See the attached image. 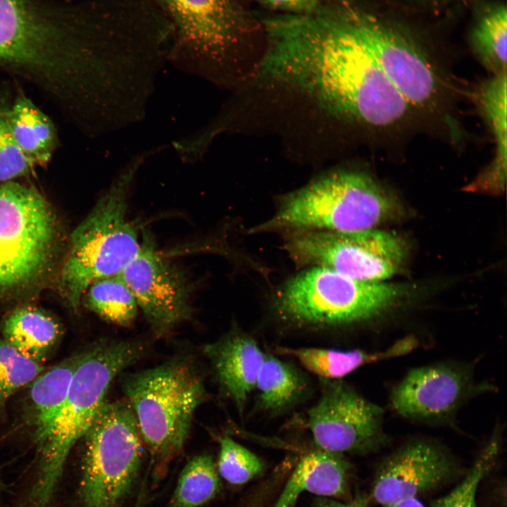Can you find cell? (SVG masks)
Here are the masks:
<instances>
[{"label":"cell","instance_id":"cell-4","mask_svg":"<svg viewBox=\"0 0 507 507\" xmlns=\"http://www.w3.org/2000/svg\"><path fill=\"white\" fill-rule=\"evenodd\" d=\"M135 170L130 168L113 182L70 236L59 284L75 311L92 283L120 274L140 247L138 229L127 214Z\"/></svg>","mask_w":507,"mask_h":507},{"label":"cell","instance_id":"cell-23","mask_svg":"<svg viewBox=\"0 0 507 507\" xmlns=\"http://www.w3.org/2000/svg\"><path fill=\"white\" fill-rule=\"evenodd\" d=\"M255 389L258 390L257 406L276 413L297 402L306 392L307 382L292 365L265 355Z\"/></svg>","mask_w":507,"mask_h":507},{"label":"cell","instance_id":"cell-32","mask_svg":"<svg viewBox=\"0 0 507 507\" xmlns=\"http://www.w3.org/2000/svg\"><path fill=\"white\" fill-rule=\"evenodd\" d=\"M265 5L284 13H302L315 9L322 0H261Z\"/></svg>","mask_w":507,"mask_h":507},{"label":"cell","instance_id":"cell-19","mask_svg":"<svg viewBox=\"0 0 507 507\" xmlns=\"http://www.w3.org/2000/svg\"><path fill=\"white\" fill-rule=\"evenodd\" d=\"M350 466L342 454L318 449L303 455L273 507H294L303 492L341 498L348 490Z\"/></svg>","mask_w":507,"mask_h":507},{"label":"cell","instance_id":"cell-1","mask_svg":"<svg viewBox=\"0 0 507 507\" xmlns=\"http://www.w3.org/2000/svg\"><path fill=\"white\" fill-rule=\"evenodd\" d=\"M267 42L262 73L296 84L337 114L385 127L409 105L387 80L355 32L344 0L323 1L302 13L261 19Z\"/></svg>","mask_w":507,"mask_h":507},{"label":"cell","instance_id":"cell-14","mask_svg":"<svg viewBox=\"0 0 507 507\" xmlns=\"http://www.w3.org/2000/svg\"><path fill=\"white\" fill-rule=\"evenodd\" d=\"M323 381L321 395L308 413L318 449L339 454L377 451L386 442L383 410L342 382Z\"/></svg>","mask_w":507,"mask_h":507},{"label":"cell","instance_id":"cell-12","mask_svg":"<svg viewBox=\"0 0 507 507\" xmlns=\"http://www.w3.org/2000/svg\"><path fill=\"white\" fill-rule=\"evenodd\" d=\"M357 35L410 107L433 106L441 80L421 48L406 33L360 5L344 0Z\"/></svg>","mask_w":507,"mask_h":507},{"label":"cell","instance_id":"cell-16","mask_svg":"<svg viewBox=\"0 0 507 507\" xmlns=\"http://www.w3.org/2000/svg\"><path fill=\"white\" fill-rule=\"evenodd\" d=\"M454 470L451 456L439 445L414 441L395 451L381 463L371 496L383 506L417 498L449 479Z\"/></svg>","mask_w":507,"mask_h":507},{"label":"cell","instance_id":"cell-34","mask_svg":"<svg viewBox=\"0 0 507 507\" xmlns=\"http://www.w3.org/2000/svg\"><path fill=\"white\" fill-rule=\"evenodd\" d=\"M383 507H425L424 505L417 499L413 498L405 500L390 506Z\"/></svg>","mask_w":507,"mask_h":507},{"label":"cell","instance_id":"cell-30","mask_svg":"<svg viewBox=\"0 0 507 507\" xmlns=\"http://www.w3.org/2000/svg\"><path fill=\"white\" fill-rule=\"evenodd\" d=\"M43 368L0 339V404L33 381Z\"/></svg>","mask_w":507,"mask_h":507},{"label":"cell","instance_id":"cell-5","mask_svg":"<svg viewBox=\"0 0 507 507\" xmlns=\"http://www.w3.org/2000/svg\"><path fill=\"white\" fill-rule=\"evenodd\" d=\"M399 211L394 199L368 175L339 171L289 194L261 227L349 233L375 228Z\"/></svg>","mask_w":507,"mask_h":507},{"label":"cell","instance_id":"cell-11","mask_svg":"<svg viewBox=\"0 0 507 507\" xmlns=\"http://www.w3.org/2000/svg\"><path fill=\"white\" fill-rule=\"evenodd\" d=\"M285 248L299 265L330 268L351 278L382 282L400 269L406 247L400 237L375 228L349 233L296 230Z\"/></svg>","mask_w":507,"mask_h":507},{"label":"cell","instance_id":"cell-24","mask_svg":"<svg viewBox=\"0 0 507 507\" xmlns=\"http://www.w3.org/2000/svg\"><path fill=\"white\" fill-rule=\"evenodd\" d=\"M81 356L56 365L33 382L30 396L36 411L35 440L45 433L61 408Z\"/></svg>","mask_w":507,"mask_h":507},{"label":"cell","instance_id":"cell-22","mask_svg":"<svg viewBox=\"0 0 507 507\" xmlns=\"http://www.w3.org/2000/svg\"><path fill=\"white\" fill-rule=\"evenodd\" d=\"M4 340L35 362L44 360L61 334L59 325L44 311L21 307L12 311L3 325Z\"/></svg>","mask_w":507,"mask_h":507},{"label":"cell","instance_id":"cell-31","mask_svg":"<svg viewBox=\"0 0 507 507\" xmlns=\"http://www.w3.org/2000/svg\"><path fill=\"white\" fill-rule=\"evenodd\" d=\"M35 166L13 138L6 109H0V182L12 181L27 175Z\"/></svg>","mask_w":507,"mask_h":507},{"label":"cell","instance_id":"cell-2","mask_svg":"<svg viewBox=\"0 0 507 507\" xmlns=\"http://www.w3.org/2000/svg\"><path fill=\"white\" fill-rule=\"evenodd\" d=\"M125 20L123 0H0V65L74 101L104 70Z\"/></svg>","mask_w":507,"mask_h":507},{"label":"cell","instance_id":"cell-28","mask_svg":"<svg viewBox=\"0 0 507 507\" xmlns=\"http://www.w3.org/2000/svg\"><path fill=\"white\" fill-rule=\"evenodd\" d=\"M218 472L232 484H243L258 475L263 463L253 452L227 436L219 439Z\"/></svg>","mask_w":507,"mask_h":507},{"label":"cell","instance_id":"cell-7","mask_svg":"<svg viewBox=\"0 0 507 507\" xmlns=\"http://www.w3.org/2000/svg\"><path fill=\"white\" fill-rule=\"evenodd\" d=\"M402 293L401 287L393 284L358 280L313 266L282 286L275 306L282 318L294 323L340 325L381 314Z\"/></svg>","mask_w":507,"mask_h":507},{"label":"cell","instance_id":"cell-8","mask_svg":"<svg viewBox=\"0 0 507 507\" xmlns=\"http://www.w3.org/2000/svg\"><path fill=\"white\" fill-rule=\"evenodd\" d=\"M82 439L83 507H117L134 482L142 458L143 441L128 401H104Z\"/></svg>","mask_w":507,"mask_h":507},{"label":"cell","instance_id":"cell-25","mask_svg":"<svg viewBox=\"0 0 507 507\" xmlns=\"http://www.w3.org/2000/svg\"><path fill=\"white\" fill-rule=\"evenodd\" d=\"M473 52L492 75L506 71L507 11L505 4L487 6L479 15L470 37Z\"/></svg>","mask_w":507,"mask_h":507},{"label":"cell","instance_id":"cell-6","mask_svg":"<svg viewBox=\"0 0 507 507\" xmlns=\"http://www.w3.org/2000/svg\"><path fill=\"white\" fill-rule=\"evenodd\" d=\"M122 382L142 441L158 463L180 453L205 397L203 380L186 359L127 374Z\"/></svg>","mask_w":507,"mask_h":507},{"label":"cell","instance_id":"cell-35","mask_svg":"<svg viewBox=\"0 0 507 507\" xmlns=\"http://www.w3.org/2000/svg\"><path fill=\"white\" fill-rule=\"evenodd\" d=\"M4 487V483L3 482L1 472H0V490Z\"/></svg>","mask_w":507,"mask_h":507},{"label":"cell","instance_id":"cell-15","mask_svg":"<svg viewBox=\"0 0 507 507\" xmlns=\"http://www.w3.org/2000/svg\"><path fill=\"white\" fill-rule=\"evenodd\" d=\"M468 372L442 363L411 370L393 389L391 404L399 415L425 421L441 422L451 417L472 394Z\"/></svg>","mask_w":507,"mask_h":507},{"label":"cell","instance_id":"cell-9","mask_svg":"<svg viewBox=\"0 0 507 507\" xmlns=\"http://www.w3.org/2000/svg\"><path fill=\"white\" fill-rule=\"evenodd\" d=\"M173 27L168 58L197 70L230 58L258 23L239 0H149Z\"/></svg>","mask_w":507,"mask_h":507},{"label":"cell","instance_id":"cell-13","mask_svg":"<svg viewBox=\"0 0 507 507\" xmlns=\"http://www.w3.org/2000/svg\"><path fill=\"white\" fill-rule=\"evenodd\" d=\"M120 275L156 336L168 335L191 317L192 282L151 235L144 234L137 253Z\"/></svg>","mask_w":507,"mask_h":507},{"label":"cell","instance_id":"cell-10","mask_svg":"<svg viewBox=\"0 0 507 507\" xmlns=\"http://www.w3.org/2000/svg\"><path fill=\"white\" fill-rule=\"evenodd\" d=\"M51 205L35 187L0 185V289L23 285L45 268L56 239Z\"/></svg>","mask_w":507,"mask_h":507},{"label":"cell","instance_id":"cell-17","mask_svg":"<svg viewBox=\"0 0 507 507\" xmlns=\"http://www.w3.org/2000/svg\"><path fill=\"white\" fill-rule=\"evenodd\" d=\"M204 351L221 388L243 413L265 353L254 339L237 332L206 345Z\"/></svg>","mask_w":507,"mask_h":507},{"label":"cell","instance_id":"cell-27","mask_svg":"<svg viewBox=\"0 0 507 507\" xmlns=\"http://www.w3.org/2000/svg\"><path fill=\"white\" fill-rule=\"evenodd\" d=\"M220 487L216 464L207 454L192 458L182 469L168 507H200L213 499Z\"/></svg>","mask_w":507,"mask_h":507},{"label":"cell","instance_id":"cell-18","mask_svg":"<svg viewBox=\"0 0 507 507\" xmlns=\"http://www.w3.org/2000/svg\"><path fill=\"white\" fill-rule=\"evenodd\" d=\"M506 71L492 75L482 82L473 93L478 111L491 131L494 156L490 163L466 187L468 192L501 194L506 178Z\"/></svg>","mask_w":507,"mask_h":507},{"label":"cell","instance_id":"cell-33","mask_svg":"<svg viewBox=\"0 0 507 507\" xmlns=\"http://www.w3.org/2000/svg\"><path fill=\"white\" fill-rule=\"evenodd\" d=\"M315 507H367V500L358 496L349 502H341L328 497H320L316 500Z\"/></svg>","mask_w":507,"mask_h":507},{"label":"cell","instance_id":"cell-29","mask_svg":"<svg viewBox=\"0 0 507 507\" xmlns=\"http://www.w3.org/2000/svg\"><path fill=\"white\" fill-rule=\"evenodd\" d=\"M499 451L496 436L487 444L465 478L447 495L431 507H477V492L480 482L494 463Z\"/></svg>","mask_w":507,"mask_h":507},{"label":"cell","instance_id":"cell-26","mask_svg":"<svg viewBox=\"0 0 507 507\" xmlns=\"http://www.w3.org/2000/svg\"><path fill=\"white\" fill-rule=\"evenodd\" d=\"M82 302L104 320L120 326L132 323L139 309L132 292L120 274L92 283L82 296Z\"/></svg>","mask_w":507,"mask_h":507},{"label":"cell","instance_id":"cell-21","mask_svg":"<svg viewBox=\"0 0 507 507\" xmlns=\"http://www.w3.org/2000/svg\"><path fill=\"white\" fill-rule=\"evenodd\" d=\"M15 142L35 165L47 163L56 146V129L49 117L25 95L18 96L6 109Z\"/></svg>","mask_w":507,"mask_h":507},{"label":"cell","instance_id":"cell-20","mask_svg":"<svg viewBox=\"0 0 507 507\" xmlns=\"http://www.w3.org/2000/svg\"><path fill=\"white\" fill-rule=\"evenodd\" d=\"M413 337L399 340L388 349L368 352L361 349L338 350L323 348L279 347L277 351L293 356L308 371L326 380L342 378L369 363L404 355L415 349Z\"/></svg>","mask_w":507,"mask_h":507},{"label":"cell","instance_id":"cell-3","mask_svg":"<svg viewBox=\"0 0 507 507\" xmlns=\"http://www.w3.org/2000/svg\"><path fill=\"white\" fill-rule=\"evenodd\" d=\"M140 342L107 340L82 354L67 397L45 433L35 440L37 474L25 507H49L68 456L105 401L113 379L144 354Z\"/></svg>","mask_w":507,"mask_h":507}]
</instances>
